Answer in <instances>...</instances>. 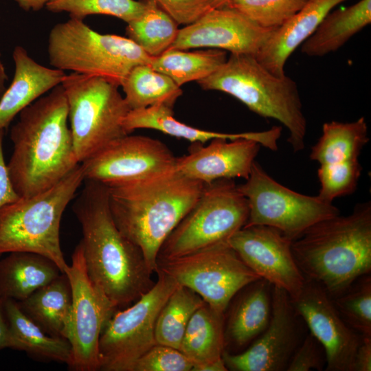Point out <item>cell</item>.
<instances>
[{
	"mask_svg": "<svg viewBox=\"0 0 371 371\" xmlns=\"http://www.w3.org/2000/svg\"><path fill=\"white\" fill-rule=\"evenodd\" d=\"M73 205L80 224V241L91 282L117 308L128 306L155 284L140 249L117 227L109 205L107 186L85 179Z\"/></svg>",
	"mask_w": 371,
	"mask_h": 371,
	"instance_id": "1",
	"label": "cell"
},
{
	"mask_svg": "<svg viewBox=\"0 0 371 371\" xmlns=\"http://www.w3.org/2000/svg\"><path fill=\"white\" fill-rule=\"evenodd\" d=\"M68 122V104L61 85L19 114L10 130L13 149L8 167L20 197L49 189L80 164Z\"/></svg>",
	"mask_w": 371,
	"mask_h": 371,
	"instance_id": "2",
	"label": "cell"
},
{
	"mask_svg": "<svg viewBox=\"0 0 371 371\" xmlns=\"http://www.w3.org/2000/svg\"><path fill=\"white\" fill-rule=\"evenodd\" d=\"M204 185L175 169L106 186L109 209L117 227L140 249L152 273L157 271L163 243L195 204Z\"/></svg>",
	"mask_w": 371,
	"mask_h": 371,
	"instance_id": "3",
	"label": "cell"
},
{
	"mask_svg": "<svg viewBox=\"0 0 371 371\" xmlns=\"http://www.w3.org/2000/svg\"><path fill=\"white\" fill-rule=\"evenodd\" d=\"M295 261L306 279L321 285L331 298L371 271V203H357L307 228L292 240Z\"/></svg>",
	"mask_w": 371,
	"mask_h": 371,
	"instance_id": "4",
	"label": "cell"
},
{
	"mask_svg": "<svg viewBox=\"0 0 371 371\" xmlns=\"http://www.w3.org/2000/svg\"><path fill=\"white\" fill-rule=\"evenodd\" d=\"M197 83L204 90L233 96L261 117L278 120L287 128L293 152L304 148L307 122L297 84L286 75L271 74L255 55L231 54L216 71Z\"/></svg>",
	"mask_w": 371,
	"mask_h": 371,
	"instance_id": "5",
	"label": "cell"
},
{
	"mask_svg": "<svg viewBox=\"0 0 371 371\" xmlns=\"http://www.w3.org/2000/svg\"><path fill=\"white\" fill-rule=\"evenodd\" d=\"M85 179L80 164L49 189L0 208V256L15 251L38 254L65 273L69 265L60 247V221Z\"/></svg>",
	"mask_w": 371,
	"mask_h": 371,
	"instance_id": "6",
	"label": "cell"
},
{
	"mask_svg": "<svg viewBox=\"0 0 371 371\" xmlns=\"http://www.w3.org/2000/svg\"><path fill=\"white\" fill-rule=\"evenodd\" d=\"M47 54L53 68L100 77L119 87L134 67L153 59L128 37L100 34L73 18L52 28Z\"/></svg>",
	"mask_w": 371,
	"mask_h": 371,
	"instance_id": "7",
	"label": "cell"
},
{
	"mask_svg": "<svg viewBox=\"0 0 371 371\" xmlns=\"http://www.w3.org/2000/svg\"><path fill=\"white\" fill-rule=\"evenodd\" d=\"M67 104L74 152L80 164L129 133L123 120L130 109L119 86L97 76L71 73L60 84Z\"/></svg>",
	"mask_w": 371,
	"mask_h": 371,
	"instance_id": "8",
	"label": "cell"
},
{
	"mask_svg": "<svg viewBox=\"0 0 371 371\" xmlns=\"http://www.w3.org/2000/svg\"><path fill=\"white\" fill-rule=\"evenodd\" d=\"M248 215L247 200L233 179L205 183L195 204L163 243L158 259L178 258L227 242L245 226Z\"/></svg>",
	"mask_w": 371,
	"mask_h": 371,
	"instance_id": "9",
	"label": "cell"
},
{
	"mask_svg": "<svg viewBox=\"0 0 371 371\" xmlns=\"http://www.w3.org/2000/svg\"><path fill=\"white\" fill-rule=\"evenodd\" d=\"M154 286L124 310H115L105 323L99 341L100 369L133 371L136 361L153 346L160 310L179 284L157 270Z\"/></svg>",
	"mask_w": 371,
	"mask_h": 371,
	"instance_id": "10",
	"label": "cell"
},
{
	"mask_svg": "<svg viewBox=\"0 0 371 371\" xmlns=\"http://www.w3.org/2000/svg\"><path fill=\"white\" fill-rule=\"evenodd\" d=\"M238 187L249 206L245 226L271 227L291 240L315 223L340 214L333 203L318 196L300 194L279 183L256 161L245 182Z\"/></svg>",
	"mask_w": 371,
	"mask_h": 371,
	"instance_id": "11",
	"label": "cell"
},
{
	"mask_svg": "<svg viewBox=\"0 0 371 371\" xmlns=\"http://www.w3.org/2000/svg\"><path fill=\"white\" fill-rule=\"evenodd\" d=\"M157 270L196 293L221 315L241 289L260 279L228 241L181 257L158 259Z\"/></svg>",
	"mask_w": 371,
	"mask_h": 371,
	"instance_id": "12",
	"label": "cell"
},
{
	"mask_svg": "<svg viewBox=\"0 0 371 371\" xmlns=\"http://www.w3.org/2000/svg\"><path fill=\"white\" fill-rule=\"evenodd\" d=\"M65 273L71 290V311L67 340L71 345L68 367L75 371L100 369L99 341L103 327L117 308L91 282L82 247H76Z\"/></svg>",
	"mask_w": 371,
	"mask_h": 371,
	"instance_id": "13",
	"label": "cell"
},
{
	"mask_svg": "<svg viewBox=\"0 0 371 371\" xmlns=\"http://www.w3.org/2000/svg\"><path fill=\"white\" fill-rule=\"evenodd\" d=\"M177 157L161 141L123 136L80 163L85 179L106 186L158 176L175 169Z\"/></svg>",
	"mask_w": 371,
	"mask_h": 371,
	"instance_id": "14",
	"label": "cell"
},
{
	"mask_svg": "<svg viewBox=\"0 0 371 371\" xmlns=\"http://www.w3.org/2000/svg\"><path fill=\"white\" fill-rule=\"evenodd\" d=\"M271 315L268 326L245 351L231 354L224 350L223 359L232 371L286 370L302 339L298 319L287 292L272 286Z\"/></svg>",
	"mask_w": 371,
	"mask_h": 371,
	"instance_id": "15",
	"label": "cell"
},
{
	"mask_svg": "<svg viewBox=\"0 0 371 371\" xmlns=\"http://www.w3.org/2000/svg\"><path fill=\"white\" fill-rule=\"evenodd\" d=\"M228 243L260 278L284 290L291 299L300 293L306 278L295 261L292 240L281 232L266 225L244 226Z\"/></svg>",
	"mask_w": 371,
	"mask_h": 371,
	"instance_id": "16",
	"label": "cell"
},
{
	"mask_svg": "<svg viewBox=\"0 0 371 371\" xmlns=\"http://www.w3.org/2000/svg\"><path fill=\"white\" fill-rule=\"evenodd\" d=\"M291 302L295 313L324 349V370L353 371L355 353L362 336L343 320L325 289L306 279L302 291Z\"/></svg>",
	"mask_w": 371,
	"mask_h": 371,
	"instance_id": "17",
	"label": "cell"
},
{
	"mask_svg": "<svg viewBox=\"0 0 371 371\" xmlns=\"http://www.w3.org/2000/svg\"><path fill=\"white\" fill-rule=\"evenodd\" d=\"M273 30L259 27L231 8H211L179 29L170 48L207 47L256 55Z\"/></svg>",
	"mask_w": 371,
	"mask_h": 371,
	"instance_id": "18",
	"label": "cell"
},
{
	"mask_svg": "<svg viewBox=\"0 0 371 371\" xmlns=\"http://www.w3.org/2000/svg\"><path fill=\"white\" fill-rule=\"evenodd\" d=\"M201 144L193 143L188 154L177 157L175 169L203 183L221 179H247L261 146L246 138H216L206 146Z\"/></svg>",
	"mask_w": 371,
	"mask_h": 371,
	"instance_id": "19",
	"label": "cell"
},
{
	"mask_svg": "<svg viewBox=\"0 0 371 371\" xmlns=\"http://www.w3.org/2000/svg\"><path fill=\"white\" fill-rule=\"evenodd\" d=\"M12 58L14 76L0 98V130H5L25 107L60 85L66 76L63 71L39 64L21 45L14 48Z\"/></svg>",
	"mask_w": 371,
	"mask_h": 371,
	"instance_id": "20",
	"label": "cell"
},
{
	"mask_svg": "<svg viewBox=\"0 0 371 371\" xmlns=\"http://www.w3.org/2000/svg\"><path fill=\"white\" fill-rule=\"evenodd\" d=\"M346 0H307L304 5L280 27L274 30L255 55L257 60L275 76H285L290 55L317 29L324 18Z\"/></svg>",
	"mask_w": 371,
	"mask_h": 371,
	"instance_id": "21",
	"label": "cell"
},
{
	"mask_svg": "<svg viewBox=\"0 0 371 371\" xmlns=\"http://www.w3.org/2000/svg\"><path fill=\"white\" fill-rule=\"evenodd\" d=\"M123 126L128 133L137 128H150L172 137L185 139L192 143L203 144L216 138H246L255 140L261 146L273 151L278 149V141L282 132L280 126H273L265 131L238 133L199 129L178 121L174 117L173 107L163 104L130 110L123 120Z\"/></svg>",
	"mask_w": 371,
	"mask_h": 371,
	"instance_id": "22",
	"label": "cell"
},
{
	"mask_svg": "<svg viewBox=\"0 0 371 371\" xmlns=\"http://www.w3.org/2000/svg\"><path fill=\"white\" fill-rule=\"evenodd\" d=\"M271 286L260 278L243 288L224 330L225 348L227 342L244 347L267 328L271 315Z\"/></svg>",
	"mask_w": 371,
	"mask_h": 371,
	"instance_id": "23",
	"label": "cell"
},
{
	"mask_svg": "<svg viewBox=\"0 0 371 371\" xmlns=\"http://www.w3.org/2000/svg\"><path fill=\"white\" fill-rule=\"evenodd\" d=\"M61 273L52 260L42 255L9 253L0 260V297L21 301Z\"/></svg>",
	"mask_w": 371,
	"mask_h": 371,
	"instance_id": "24",
	"label": "cell"
},
{
	"mask_svg": "<svg viewBox=\"0 0 371 371\" xmlns=\"http://www.w3.org/2000/svg\"><path fill=\"white\" fill-rule=\"evenodd\" d=\"M71 301L68 278L61 273L18 304L22 311L45 333L67 339Z\"/></svg>",
	"mask_w": 371,
	"mask_h": 371,
	"instance_id": "25",
	"label": "cell"
},
{
	"mask_svg": "<svg viewBox=\"0 0 371 371\" xmlns=\"http://www.w3.org/2000/svg\"><path fill=\"white\" fill-rule=\"evenodd\" d=\"M371 23V0H360L344 9L330 12L302 44L301 52L321 57L341 48Z\"/></svg>",
	"mask_w": 371,
	"mask_h": 371,
	"instance_id": "26",
	"label": "cell"
},
{
	"mask_svg": "<svg viewBox=\"0 0 371 371\" xmlns=\"http://www.w3.org/2000/svg\"><path fill=\"white\" fill-rule=\"evenodd\" d=\"M223 317L206 303L191 317L179 350L194 363L192 371L223 359Z\"/></svg>",
	"mask_w": 371,
	"mask_h": 371,
	"instance_id": "27",
	"label": "cell"
},
{
	"mask_svg": "<svg viewBox=\"0 0 371 371\" xmlns=\"http://www.w3.org/2000/svg\"><path fill=\"white\" fill-rule=\"evenodd\" d=\"M4 308L15 349L32 357L68 364L71 345L65 338L45 333L28 317L12 299L4 300Z\"/></svg>",
	"mask_w": 371,
	"mask_h": 371,
	"instance_id": "28",
	"label": "cell"
},
{
	"mask_svg": "<svg viewBox=\"0 0 371 371\" xmlns=\"http://www.w3.org/2000/svg\"><path fill=\"white\" fill-rule=\"evenodd\" d=\"M368 142V126L363 117L351 122H326L322 125L321 137L311 147L309 157L319 166L357 159Z\"/></svg>",
	"mask_w": 371,
	"mask_h": 371,
	"instance_id": "29",
	"label": "cell"
},
{
	"mask_svg": "<svg viewBox=\"0 0 371 371\" xmlns=\"http://www.w3.org/2000/svg\"><path fill=\"white\" fill-rule=\"evenodd\" d=\"M121 87L130 110L163 104L174 107L182 90L170 78L150 64L134 67Z\"/></svg>",
	"mask_w": 371,
	"mask_h": 371,
	"instance_id": "30",
	"label": "cell"
},
{
	"mask_svg": "<svg viewBox=\"0 0 371 371\" xmlns=\"http://www.w3.org/2000/svg\"><path fill=\"white\" fill-rule=\"evenodd\" d=\"M225 51L218 49L187 52L169 48L153 57L152 67L170 78L179 87L202 80L216 71L227 60Z\"/></svg>",
	"mask_w": 371,
	"mask_h": 371,
	"instance_id": "31",
	"label": "cell"
},
{
	"mask_svg": "<svg viewBox=\"0 0 371 371\" xmlns=\"http://www.w3.org/2000/svg\"><path fill=\"white\" fill-rule=\"evenodd\" d=\"M144 10L137 19L127 23V37L151 57L170 48L179 29L178 23L155 0H142Z\"/></svg>",
	"mask_w": 371,
	"mask_h": 371,
	"instance_id": "32",
	"label": "cell"
},
{
	"mask_svg": "<svg viewBox=\"0 0 371 371\" xmlns=\"http://www.w3.org/2000/svg\"><path fill=\"white\" fill-rule=\"evenodd\" d=\"M205 303L196 293L179 284L157 316L155 328L156 343L179 350L191 317Z\"/></svg>",
	"mask_w": 371,
	"mask_h": 371,
	"instance_id": "33",
	"label": "cell"
},
{
	"mask_svg": "<svg viewBox=\"0 0 371 371\" xmlns=\"http://www.w3.org/2000/svg\"><path fill=\"white\" fill-rule=\"evenodd\" d=\"M52 12H66L70 18L83 20L93 14L117 17L126 23L143 13L142 0H51L45 5Z\"/></svg>",
	"mask_w": 371,
	"mask_h": 371,
	"instance_id": "34",
	"label": "cell"
},
{
	"mask_svg": "<svg viewBox=\"0 0 371 371\" xmlns=\"http://www.w3.org/2000/svg\"><path fill=\"white\" fill-rule=\"evenodd\" d=\"M338 313L362 337H371V277L358 278L346 291L331 298Z\"/></svg>",
	"mask_w": 371,
	"mask_h": 371,
	"instance_id": "35",
	"label": "cell"
},
{
	"mask_svg": "<svg viewBox=\"0 0 371 371\" xmlns=\"http://www.w3.org/2000/svg\"><path fill=\"white\" fill-rule=\"evenodd\" d=\"M307 0H231L236 10L259 27L276 30L296 14Z\"/></svg>",
	"mask_w": 371,
	"mask_h": 371,
	"instance_id": "36",
	"label": "cell"
},
{
	"mask_svg": "<svg viewBox=\"0 0 371 371\" xmlns=\"http://www.w3.org/2000/svg\"><path fill=\"white\" fill-rule=\"evenodd\" d=\"M362 166L359 159L320 165L317 177L320 183L318 197L333 203L337 197L352 194L357 189Z\"/></svg>",
	"mask_w": 371,
	"mask_h": 371,
	"instance_id": "37",
	"label": "cell"
},
{
	"mask_svg": "<svg viewBox=\"0 0 371 371\" xmlns=\"http://www.w3.org/2000/svg\"><path fill=\"white\" fill-rule=\"evenodd\" d=\"M194 366L179 350L157 344L136 361L133 371H192Z\"/></svg>",
	"mask_w": 371,
	"mask_h": 371,
	"instance_id": "38",
	"label": "cell"
},
{
	"mask_svg": "<svg viewBox=\"0 0 371 371\" xmlns=\"http://www.w3.org/2000/svg\"><path fill=\"white\" fill-rule=\"evenodd\" d=\"M326 357L320 342L311 333L302 340L286 368V371L324 370Z\"/></svg>",
	"mask_w": 371,
	"mask_h": 371,
	"instance_id": "39",
	"label": "cell"
},
{
	"mask_svg": "<svg viewBox=\"0 0 371 371\" xmlns=\"http://www.w3.org/2000/svg\"><path fill=\"white\" fill-rule=\"evenodd\" d=\"M179 25H189L211 9L210 0H155Z\"/></svg>",
	"mask_w": 371,
	"mask_h": 371,
	"instance_id": "40",
	"label": "cell"
},
{
	"mask_svg": "<svg viewBox=\"0 0 371 371\" xmlns=\"http://www.w3.org/2000/svg\"><path fill=\"white\" fill-rule=\"evenodd\" d=\"M4 133L5 130H0V208L20 198L14 188L8 164L5 161L3 149Z\"/></svg>",
	"mask_w": 371,
	"mask_h": 371,
	"instance_id": "41",
	"label": "cell"
},
{
	"mask_svg": "<svg viewBox=\"0 0 371 371\" xmlns=\"http://www.w3.org/2000/svg\"><path fill=\"white\" fill-rule=\"evenodd\" d=\"M371 370V337H362L355 353L353 371Z\"/></svg>",
	"mask_w": 371,
	"mask_h": 371,
	"instance_id": "42",
	"label": "cell"
},
{
	"mask_svg": "<svg viewBox=\"0 0 371 371\" xmlns=\"http://www.w3.org/2000/svg\"><path fill=\"white\" fill-rule=\"evenodd\" d=\"M4 348L15 349V343L5 315L4 299L0 297V350Z\"/></svg>",
	"mask_w": 371,
	"mask_h": 371,
	"instance_id": "43",
	"label": "cell"
},
{
	"mask_svg": "<svg viewBox=\"0 0 371 371\" xmlns=\"http://www.w3.org/2000/svg\"><path fill=\"white\" fill-rule=\"evenodd\" d=\"M25 11H38L51 0H13Z\"/></svg>",
	"mask_w": 371,
	"mask_h": 371,
	"instance_id": "44",
	"label": "cell"
},
{
	"mask_svg": "<svg viewBox=\"0 0 371 371\" xmlns=\"http://www.w3.org/2000/svg\"><path fill=\"white\" fill-rule=\"evenodd\" d=\"M8 80V76L5 72V67L1 60L0 54V98L6 89L5 83Z\"/></svg>",
	"mask_w": 371,
	"mask_h": 371,
	"instance_id": "45",
	"label": "cell"
},
{
	"mask_svg": "<svg viewBox=\"0 0 371 371\" xmlns=\"http://www.w3.org/2000/svg\"><path fill=\"white\" fill-rule=\"evenodd\" d=\"M231 0H210L211 8H221L225 6Z\"/></svg>",
	"mask_w": 371,
	"mask_h": 371,
	"instance_id": "46",
	"label": "cell"
}]
</instances>
